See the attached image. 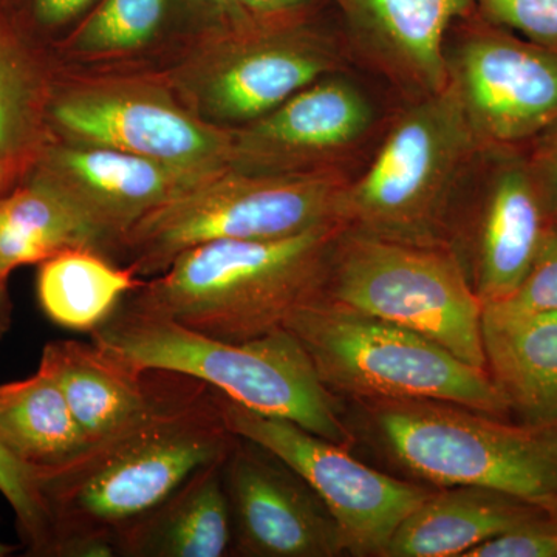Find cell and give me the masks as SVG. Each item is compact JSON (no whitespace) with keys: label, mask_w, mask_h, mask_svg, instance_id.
<instances>
[{"label":"cell","mask_w":557,"mask_h":557,"mask_svg":"<svg viewBox=\"0 0 557 557\" xmlns=\"http://www.w3.org/2000/svg\"><path fill=\"white\" fill-rule=\"evenodd\" d=\"M344 231L327 223L277 239L209 242L186 249L123 300L214 338H259L324 298Z\"/></svg>","instance_id":"7a4b0ae2"},{"label":"cell","mask_w":557,"mask_h":557,"mask_svg":"<svg viewBox=\"0 0 557 557\" xmlns=\"http://www.w3.org/2000/svg\"><path fill=\"white\" fill-rule=\"evenodd\" d=\"M11 299L7 281H0V338L9 332L11 325Z\"/></svg>","instance_id":"836d02e7"},{"label":"cell","mask_w":557,"mask_h":557,"mask_svg":"<svg viewBox=\"0 0 557 557\" xmlns=\"http://www.w3.org/2000/svg\"><path fill=\"white\" fill-rule=\"evenodd\" d=\"M483 20L522 38L557 46V0H474Z\"/></svg>","instance_id":"83f0119b"},{"label":"cell","mask_w":557,"mask_h":557,"mask_svg":"<svg viewBox=\"0 0 557 557\" xmlns=\"http://www.w3.org/2000/svg\"><path fill=\"white\" fill-rule=\"evenodd\" d=\"M388 119L357 81L332 73L234 132V170L262 174L344 172L379 145Z\"/></svg>","instance_id":"7c38bea8"},{"label":"cell","mask_w":557,"mask_h":557,"mask_svg":"<svg viewBox=\"0 0 557 557\" xmlns=\"http://www.w3.org/2000/svg\"><path fill=\"white\" fill-rule=\"evenodd\" d=\"M527 153L549 225L557 226V121L527 143Z\"/></svg>","instance_id":"4dcf8cb0"},{"label":"cell","mask_w":557,"mask_h":557,"mask_svg":"<svg viewBox=\"0 0 557 557\" xmlns=\"http://www.w3.org/2000/svg\"><path fill=\"white\" fill-rule=\"evenodd\" d=\"M547 518L542 509L498 491L445 487L403 520L383 556L463 557L480 542Z\"/></svg>","instance_id":"ffe728a7"},{"label":"cell","mask_w":557,"mask_h":557,"mask_svg":"<svg viewBox=\"0 0 557 557\" xmlns=\"http://www.w3.org/2000/svg\"><path fill=\"white\" fill-rule=\"evenodd\" d=\"M90 335L101 350L138 372L161 370L203 381L252 412L284 418L346 448L354 438L332 392L285 327L234 343L121 300Z\"/></svg>","instance_id":"3957f363"},{"label":"cell","mask_w":557,"mask_h":557,"mask_svg":"<svg viewBox=\"0 0 557 557\" xmlns=\"http://www.w3.org/2000/svg\"><path fill=\"white\" fill-rule=\"evenodd\" d=\"M95 0H32L35 21L44 27H60L78 17Z\"/></svg>","instance_id":"d6a6232c"},{"label":"cell","mask_w":557,"mask_h":557,"mask_svg":"<svg viewBox=\"0 0 557 557\" xmlns=\"http://www.w3.org/2000/svg\"><path fill=\"white\" fill-rule=\"evenodd\" d=\"M284 327L332 394L362 401L428 399L509 417L486 369L468 364L412 330L324 298L300 307Z\"/></svg>","instance_id":"8992f818"},{"label":"cell","mask_w":557,"mask_h":557,"mask_svg":"<svg viewBox=\"0 0 557 557\" xmlns=\"http://www.w3.org/2000/svg\"><path fill=\"white\" fill-rule=\"evenodd\" d=\"M5 164H3L2 160H0V189H2L3 182H5V180H3V177H5Z\"/></svg>","instance_id":"8d00e7d4"},{"label":"cell","mask_w":557,"mask_h":557,"mask_svg":"<svg viewBox=\"0 0 557 557\" xmlns=\"http://www.w3.org/2000/svg\"><path fill=\"white\" fill-rule=\"evenodd\" d=\"M548 226L527 145H480L454 199L446 248L483 307L520 287Z\"/></svg>","instance_id":"9c48e42d"},{"label":"cell","mask_w":557,"mask_h":557,"mask_svg":"<svg viewBox=\"0 0 557 557\" xmlns=\"http://www.w3.org/2000/svg\"><path fill=\"white\" fill-rule=\"evenodd\" d=\"M343 10L351 58H361L398 91L420 100L448 86L446 36L475 11L474 0H333Z\"/></svg>","instance_id":"e0dca14e"},{"label":"cell","mask_w":557,"mask_h":557,"mask_svg":"<svg viewBox=\"0 0 557 557\" xmlns=\"http://www.w3.org/2000/svg\"><path fill=\"white\" fill-rule=\"evenodd\" d=\"M203 86V108L219 123L244 124L267 115L314 81L346 72L347 40L299 20L234 25Z\"/></svg>","instance_id":"4fadbf2b"},{"label":"cell","mask_w":557,"mask_h":557,"mask_svg":"<svg viewBox=\"0 0 557 557\" xmlns=\"http://www.w3.org/2000/svg\"><path fill=\"white\" fill-rule=\"evenodd\" d=\"M0 442L36 471L61 467L89 445L60 384L42 368L0 386Z\"/></svg>","instance_id":"7402d4cb"},{"label":"cell","mask_w":557,"mask_h":557,"mask_svg":"<svg viewBox=\"0 0 557 557\" xmlns=\"http://www.w3.org/2000/svg\"><path fill=\"white\" fill-rule=\"evenodd\" d=\"M39 368L60 384L70 412L86 442L108 437L149 408L159 370L131 369L97 344L51 341L44 347Z\"/></svg>","instance_id":"d6986e66"},{"label":"cell","mask_w":557,"mask_h":557,"mask_svg":"<svg viewBox=\"0 0 557 557\" xmlns=\"http://www.w3.org/2000/svg\"><path fill=\"white\" fill-rule=\"evenodd\" d=\"M351 177L344 172L262 174L228 168L145 215L113 255L138 277H153L186 249L209 242L277 239L341 223V197Z\"/></svg>","instance_id":"52a82bcc"},{"label":"cell","mask_w":557,"mask_h":557,"mask_svg":"<svg viewBox=\"0 0 557 557\" xmlns=\"http://www.w3.org/2000/svg\"><path fill=\"white\" fill-rule=\"evenodd\" d=\"M324 299L426 336L486 369L483 304L446 247L403 244L344 231Z\"/></svg>","instance_id":"ba28073f"},{"label":"cell","mask_w":557,"mask_h":557,"mask_svg":"<svg viewBox=\"0 0 557 557\" xmlns=\"http://www.w3.org/2000/svg\"><path fill=\"white\" fill-rule=\"evenodd\" d=\"M231 555L333 557L346 552L335 519L302 479L269 450L236 437L223 461Z\"/></svg>","instance_id":"5bb4252c"},{"label":"cell","mask_w":557,"mask_h":557,"mask_svg":"<svg viewBox=\"0 0 557 557\" xmlns=\"http://www.w3.org/2000/svg\"><path fill=\"white\" fill-rule=\"evenodd\" d=\"M218 398L226 426L236 437L269 450L321 498L351 555L383 556L403 520L431 494L361 463L346 446L292 421L260 416L220 392Z\"/></svg>","instance_id":"8fae6325"},{"label":"cell","mask_w":557,"mask_h":557,"mask_svg":"<svg viewBox=\"0 0 557 557\" xmlns=\"http://www.w3.org/2000/svg\"><path fill=\"white\" fill-rule=\"evenodd\" d=\"M51 119L72 141L121 150L178 170L212 174L234 164L233 129L209 126L148 91H78L54 102Z\"/></svg>","instance_id":"9a60e30c"},{"label":"cell","mask_w":557,"mask_h":557,"mask_svg":"<svg viewBox=\"0 0 557 557\" xmlns=\"http://www.w3.org/2000/svg\"><path fill=\"white\" fill-rule=\"evenodd\" d=\"M14 549H16V547H13V545H7V544H2V542H0V557L10 556L11 553L14 552Z\"/></svg>","instance_id":"d590c367"},{"label":"cell","mask_w":557,"mask_h":557,"mask_svg":"<svg viewBox=\"0 0 557 557\" xmlns=\"http://www.w3.org/2000/svg\"><path fill=\"white\" fill-rule=\"evenodd\" d=\"M143 284L127 267L91 248H69L39 263L38 299L50 321L91 333Z\"/></svg>","instance_id":"603a6c76"},{"label":"cell","mask_w":557,"mask_h":557,"mask_svg":"<svg viewBox=\"0 0 557 557\" xmlns=\"http://www.w3.org/2000/svg\"><path fill=\"white\" fill-rule=\"evenodd\" d=\"M490 306L512 311H557V226H548L520 287L509 298Z\"/></svg>","instance_id":"f1b7e54d"},{"label":"cell","mask_w":557,"mask_h":557,"mask_svg":"<svg viewBox=\"0 0 557 557\" xmlns=\"http://www.w3.org/2000/svg\"><path fill=\"white\" fill-rule=\"evenodd\" d=\"M314 0H236L242 13L249 20L281 21L307 17Z\"/></svg>","instance_id":"1f68e13d"},{"label":"cell","mask_w":557,"mask_h":557,"mask_svg":"<svg viewBox=\"0 0 557 557\" xmlns=\"http://www.w3.org/2000/svg\"><path fill=\"white\" fill-rule=\"evenodd\" d=\"M463 557H557V520H536L480 542Z\"/></svg>","instance_id":"f546056e"},{"label":"cell","mask_w":557,"mask_h":557,"mask_svg":"<svg viewBox=\"0 0 557 557\" xmlns=\"http://www.w3.org/2000/svg\"><path fill=\"white\" fill-rule=\"evenodd\" d=\"M225 458L199 469L163 504L127 528L116 541L113 556L230 555L231 516L223 483Z\"/></svg>","instance_id":"44dd1931"},{"label":"cell","mask_w":557,"mask_h":557,"mask_svg":"<svg viewBox=\"0 0 557 557\" xmlns=\"http://www.w3.org/2000/svg\"><path fill=\"white\" fill-rule=\"evenodd\" d=\"M208 2L214 3L218 9L225 11L231 21H233V24H242V22L249 21L247 14L242 13L236 0H208Z\"/></svg>","instance_id":"e575fe53"},{"label":"cell","mask_w":557,"mask_h":557,"mask_svg":"<svg viewBox=\"0 0 557 557\" xmlns=\"http://www.w3.org/2000/svg\"><path fill=\"white\" fill-rule=\"evenodd\" d=\"M168 0H102L81 28L75 47L84 53L138 49L160 30Z\"/></svg>","instance_id":"484cf974"},{"label":"cell","mask_w":557,"mask_h":557,"mask_svg":"<svg viewBox=\"0 0 557 557\" xmlns=\"http://www.w3.org/2000/svg\"><path fill=\"white\" fill-rule=\"evenodd\" d=\"M373 437L399 468L442 487L498 491L557 520V421L508 418L428 399H372Z\"/></svg>","instance_id":"277c9868"},{"label":"cell","mask_w":557,"mask_h":557,"mask_svg":"<svg viewBox=\"0 0 557 557\" xmlns=\"http://www.w3.org/2000/svg\"><path fill=\"white\" fill-rule=\"evenodd\" d=\"M479 146L449 84L406 101L368 166L348 180L339 222L376 239L446 247L454 199Z\"/></svg>","instance_id":"5b68a950"},{"label":"cell","mask_w":557,"mask_h":557,"mask_svg":"<svg viewBox=\"0 0 557 557\" xmlns=\"http://www.w3.org/2000/svg\"><path fill=\"white\" fill-rule=\"evenodd\" d=\"M0 493L16 515L17 531L30 556H50L51 528L40 493L39 471L22 463L0 442Z\"/></svg>","instance_id":"4316f807"},{"label":"cell","mask_w":557,"mask_h":557,"mask_svg":"<svg viewBox=\"0 0 557 557\" xmlns=\"http://www.w3.org/2000/svg\"><path fill=\"white\" fill-rule=\"evenodd\" d=\"M40 81L13 33L0 21V160L27 156L39 132Z\"/></svg>","instance_id":"d4e9b609"},{"label":"cell","mask_w":557,"mask_h":557,"mask_svg":"<svg viewBox=\"0 0 557 557\" xmlns=\"http://www.w3.org/2000/svg\"><path fill=\"white\" fill-rule=\"evenodd\" d=\"M69 248L100 252L89 226L57 190L32 178L0 197V281L20 267L42 263Z\"/></svg>","instance_id":"cb8c5ba5"},{"label":"cell","mask_w":557,"mask_h":557,"mask_svg":"<svg viewBox=\"0 0 557 557\" xmlns=\"http://www.w3.org/2000/svg\"><path fill=\"white\" fill-rule=\"evenodd\" d=\"M486 370L520 423L557 421V311L483 307Z\"/></svg>","instance_id":"ac0fdd59"},{"label":"cell","mask_w":557,"mask_h":557,"mask_svg":"<svg viewBox=\"0 0 557 557\" xmlns=\"http://www.w3.org/2000/svg\"><path fill=\"white\" fill-rule=\"evenodd\" d=\"M234 440L214 388L159 370L156 394L141 416L61 467L39 471L50 556H113L127 528L199 469L228 456Z\"/></svg>","instance_id":"6da1fadb"},{"label":"cell","mask_w":557,"mask_h":557,"mask_svg":"<svg viewBox=\"0 0 557 557\" xmlns=\"http://www.w3.org/2000/svg\"><path fill=\"white\" fill-rule=\"evenodd\" d=\"M212 174L73 141L47 150L33 178L78 212L106 256L145 215Z\"/></svg>","instance_id":"2e32d148"},{"label":"cell","mask_w":557,"mask_h":557,"mask_svg":"<svg viewBox=\"0 0 557 557\" xmlns=\"http://www.w3.org/2000/svg\"><path fill=\"white\" fill-rule=\"evenodd\" d=\"M446 73L480 145H527L557 121V46H542L478 11L446 36Z\"/></svg>","instance_id":"30bf717a"}]
</instances>
